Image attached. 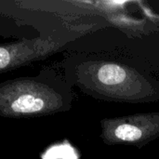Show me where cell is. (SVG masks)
Here are the masks:
<instances>
[{
    "label": "cell",
    "mask_w": 159,
    "mask_h": 159,
    "mask_svg": "<svg viewBox=\"0 0 159 159\" xmlns=\"http://www.w3.org/2000/svg\"><path fill=\"white\" fill-rule=\"evenodd\" d=\"M66 80L98 100L124 103L159 101V81L115 61H75L67 67Z\"/></svg>",
    "instance_id": "6da1fadb"
},
{
    "label": "cell",
    "mask_w": 159,
    "mask_h": 159,
    "mask_svg": "<svg viewBox=\"0 0 159 159\" xmlns=\"http://www.w3.org/2000/svg\"><path fill=\"white\" fill-rule=\"evenodd\" d=\"M72 85L53 70L0 83V116L31 118L67 112L72 107Z\"/></svg>",
    "instance_id": "7a4b0ae2"
},
{
    "label": "cell",
    "mask_w": 159,
    "mask_h": 159,
    "mask_svg": "<svg viewBox=\"0 0 159 159\" xmlns=\"http://www.w3.org/2000/svg\"><path fill=\"white\" fill-rule=\"evenodd\" d=\"M100 126L101 139L104 144L142 149L159 138V112L104 118Z\"/></svg>",
    "instance_id": "3957f363"
},
{
    "label": "cell",
    "mask_w": 159,
    "mask_h": 159,
    "mask_svg": "<svg viewBox=\"0 0 159 159\" xmlns=\"http://www.w3.org/2000/svg\"><path fill=\"white\" fill-rule=\"evenodd\" d=\"M61 46L63 44L53 37L24 39L0 45V74L44 59Z\"/></svg>",
    "instance_id": "277c9868"
}]
</instances>
